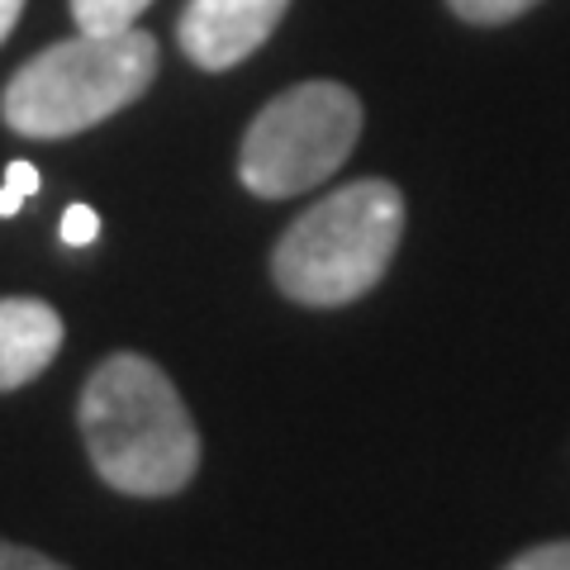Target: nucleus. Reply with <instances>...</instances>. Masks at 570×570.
Returning <instances> with one entry per match:
<instances>
[{"mask_svg": "<svg viewBox=\"0 0 570 570\" xmlns=\"http://www.w3.org/2000/svg\"><path fill=\"white\" fill-rule=\"evenodd\" d=\"M81 438L105 485L157 499L190 485L200 438L167 371L138 352H115L81 390Z\"/></svg>", "mask_w": 570, "mask_h": 570, "instance_id": "f257e3e1", "label": "nucleus"}, {"mask_svg": "<svg viewBox=\"0 0 570 570\" xmlns=\"http://www.w3.org/2000/svg\"><path fill=\"white\" fill-rule=\"evenodd\" d=\"M400 234L404 195L381 176H366V181L333 190L328 200H318L285 228L272 257V276L299 305H352L371 285H381Z\"/></svg>", "mask_w": 570, "mask_h": 570, "instance_id": "f03ea898", "label": "nucleus"}, {"mask_svg": "<svg viewBox=\"0 0 570 570\" xmlns=\"http://www.w3.org/2000/svg\"><path fill=\"white\" fill-rule=\"evenodd\" d=\"M157 77V43L142 29L81 33L43 48L10 77L0 115L24 138H67L134 105Z\"/></svg>", "mask_w": 570, "mask_h": 570, "instance_id": "7ed1b4c3", "label": "nucleus"}, {"mask_svg": "<svg viewBox=\"0 0 570 570\" xmlns=\"http://www.w3.org/2000/svg\"><path fill=\"white\" fill-rule=\"evenodd\" d=\"M356 134H362V100L347 86H291L253 119L238 153V176L262 200L305 195L347 163Z\"/></svg>", "mask_w": 570, "mask_h": 570, "instance_id": "20e7f679", "label": "nucleus"}, {"mask_svg": "<svg viewBox=\"0 0 570 570\" xmlns=\"http://www.w3.org/2000/svg\"><path fill=\"white\" fill-rule=\"evenodd\" d=\"M291 0H190L181 24V48L195 67L228 71L272 39Z\"/></svg>", "mask_w": 570, "mask_h": 570, "instance_id": "39448f33", "label": "nucleus"}, {"mask_svg": "<svg viewBox=\"0 0 570 570\" xmlns=\"http://www.w3.org/2000/svg\"><path fill=\"white\" fill-rule=\"evenodd\" d=\"M62 347V318L43 299H0V390H20L43 376Z\"/></svg>", "mask_w": 570, "mask_h": 570, "instance_id": "423d86ee", "label": "nucleus"}, {"mask_svg": "<svg viewBox=\"0 0 570 570\" xmlns=\"http://www.w3.org/2000/svg\"><path fill=\"white\" fill-rule=\"evenodd\" d=\"M148 6L153 0H71V20L81 33H119L134 29Z\"/></svg>", "mask_w": 570, "mask_h": 570, "instance_id": "0eeeda50", "label": "nucleus"}, {"mask_svg": "<svg viewBox=\"0 0 570 570\" xmlns=\"http://www.w3.org/2000/svg\"><path fill=\"white\" fill-rule=\"evenodd\" d=\"M448 6L471 24H509V20H519L523 10L538 6V0H448Z\"/></svg>", "mask_w": 570, "mask_h": 570, "instance_id": "6e6552de", "label": "nucleus"}, {"mask_svg": "<svg viewBox=\"0 0 570 570\" xmlns=\"http://www.w3.org/2000/svg\"><path fill=\"white\" fill-rule=\"evenodd\" d=\"M39 186H43L39 167H29V163H10V167H6V186H0V219L20 214V205L29 200V195H39Z\"/></svg>", "mask_w": 570, "mask_h": 570, "instance_id": "1a4fd4ad", "label": "nucleus"}, {"mask_svg": "<svg viewBox=\"0 0 570 570\" xmlns=\"http://www.w3.org/2000/svg\"><path fill=\"white\" fill-rule=\"evenodd\" d=\"M100 238V214L91 205H71L62 214V243L67 247H91Z\"/></svg>", "mask_w": 570, "mask_h": 570, "instance_id": "9d476101", "label": "nucleus"}, {"mask_svg": "<svg viewBox=\"0 0 570 570\" xmlns=\"http://www.w3.org/2000/svg\"><path fill=\"white\" fill-rule=\"evenodd\" d=\"M504 570H570V542H547L528 547L523 557H513Z\"/></svg>", "mask_w": 570, "mask_h": 570, "instance_id": "9b49d317", "label": "nucleus"}, {"mask_svg": "<svg viewBox=\"0 0 570 570\" xmlns=\"http://www.w3.org/2000/svg\"><path fill=\"white\" fill-rule=\"evenodd\" d=\"M0 570H67V566H58L52 557H43V551H33V547L0 542Z\"/></svg>", "mask_w": 570, "mask_h": 570, "instance_id": "f8f14e48", "label": "nucleus"}, {"mask_svg": "<svg viewBox=\"0 0 570 570\" xmlns=\"http://www.w3.org/2000/svg\"><path fill=\"white\" fill-rule=\"evenodd\" d=\"M20 10H24V0H0V43L10 39V29H14V20H20Z\"/></svg>", "mask_w": 570, "mask_h": 570, "instance_id": "ddd939ff", "label": "nucleus"}]
</instances>
